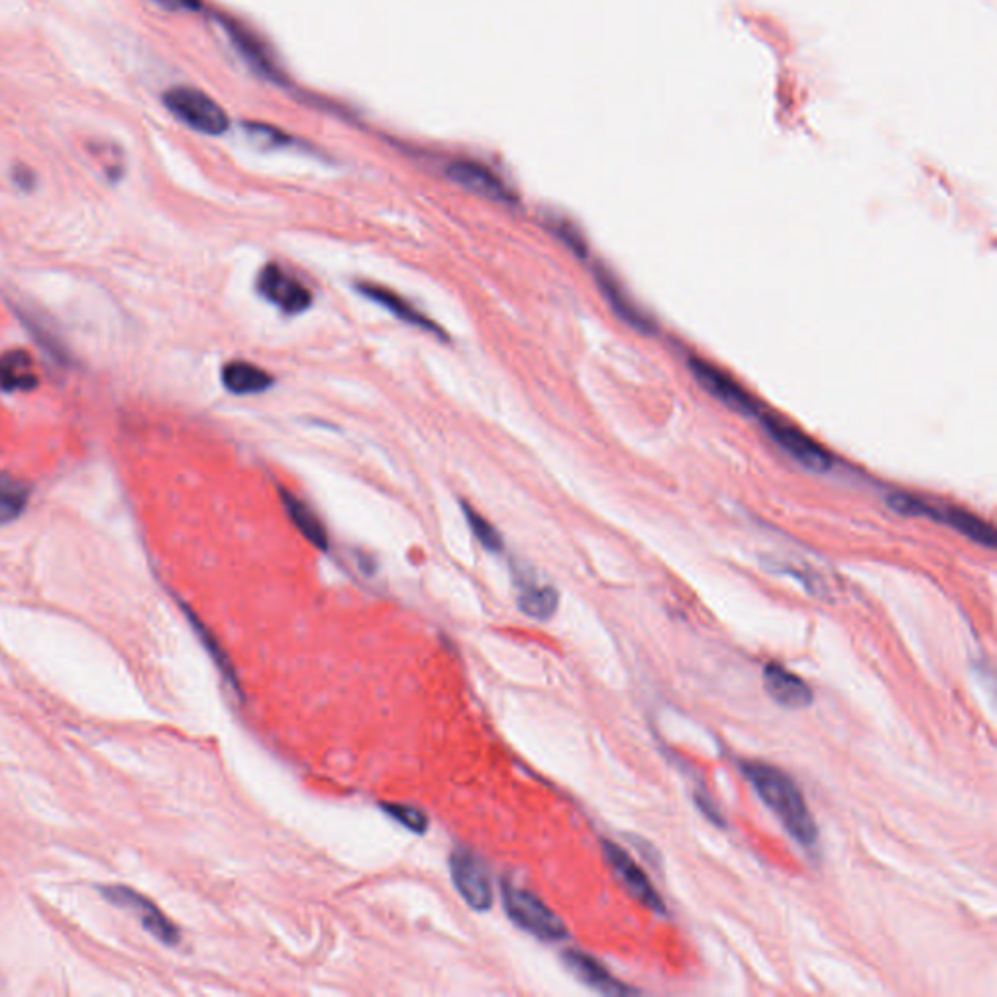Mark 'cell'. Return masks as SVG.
I'll list each match as a JSON object with an SVG mask.
<instances>
[{
	"label": "cell",
	"instance_id": "obj_1",
	"mask_svg": "<svg viewBox=\"0 0 997 997\" xmlns=\"http://www.w3.org/2000/svg\"><path fill=\"white\" fill-rule=\"evenodd\" d=\"M743 772L746 780L752 783L755 792L760 795L765 807L774 812L783 828L789 832V836L805 848L814 846L819 839V828L801 789L795 785L792 777L783 774L782 770L774 765L762 762H746L743 764Z\"/></svg>",
	"mask_w": 997,
	"mask_h": 997
},
{
	"label": "cell",
	"instance_id": "obj_2",
	"mask_svg": "<svg viewBox=\"0 0 997 997\" xmlns=\"http://www.w3.org/2000/svg\"><path fill=\"white\" fill-rule=\"evenodd\" d=\"M886 503L896 513L906 514V516H927L933 521L949 524L951 528L967 536L969 540L976 541L980 546L996 548V531L989 526L988 522L982 521L976 514L969 513V511H962L957 507L942 509V507L925 503L922 499L908 494L888 495Z\"/></svg>",
	"mask_w": 997,
	"mask_h": 997
},
{
	"label": "cell",
	"instance_id": "obj_3",
	"mask_svg": "<svg viewBox=\"0 0 997 997\" xmlns=\"http://www.w3.org/2000/svg\"><path fill=\"white\" fill-rule=\"evenodd\" d=\"M504 912L524 932L532 933L541 942H563L568 939V927L561 922L560 915L551 912L548 906L541 902L538 896L532 895L524 888H516L503 881Z\"/></svg>",
	"mask_w": 997,
	"mask_h": 997
},
{
	"label": "cell",
	"instance_id": "obj_4",
	"mask_svg": "<svg viewBox=\"0 0 997 997\" xmlns=\"http://www.w3.org/2000/svg\"><path fill=\"white\" fill-rule=\"evenodd\" d=\"M164 103L179 122L205 135H221L230 125L223 108L211 96L197 88H172L164 94Z\"/></svg>",
	"mask_w": 997,
	"mask_h": 997
},
{
	"label": "cell",
	"instance_id": "obj_5",
	"mask_svg": "<svg viewBox=\"0 0 997 997\" xmlns=\"http://www.w3.org/2000/svg\"><path fill=\"white\" fill-rule=\"evenodd\" d=\"M450 876L458 895L476 912H487L494 905L489 871L472 849L457 848L450 856Z\"/></svg>",
	"mask_w": 997,
	"mask_h": 997
},
{
	"label": "cell",
	"instance_id": "obj_6",
	"mask_svg": "<svg viewBox=\"0 0 997 997\" xmlns=\"http://www.w3.org/2000/svg\"><path fill=\"white\" fill-rule=\"evenodd\" d=\"M256 289L263 299L281 312L297 316L312 307V292L307 285L295 277L290 271L283 270L279 263H267L256 279Z\"/></svg>",
	"mask_w": 997,
	"mask_h": 997
},
{
	"label": "cell",
	"instance_id": "obj_7",
	"mask_svg": "<svg viewBox=\"0 0 997 997\" xmlns=\"http://www.w3.org/2000/svg\"><path fill=\"white\" fill-rule=\"evenodd\" d=\"M100 893H102L103 898H105L108 902H112V905L115 906H123V908H129V910L137 913L140 923H142V927H145L152 937H157L160 943H164V945H169V947H176L179 939H182L176 923L170 922L169 915L162 912L159 906L154 905V902H150L147 896L139 895L137 890H133L130 886H102Z\"/></svg>",
	"mask_w": 997,
	"mask_h": 997
},
{
	"label": "cell",
	"instance_id": "obj_8",
	"mask_svg": "<svg viewBox=\"0 0 997 997\" xmlns=\"http://www.w3.org/2000/svg\"><path fill=\"white\" fill-rule=\"evenodd\" d=\"M605 856L610 868L614 869L615 876L622 881L625 890L634 896L639 905H644L652 912L664 913L661 895L655 890L649 876L645 875L641 868L630 858V853L615 846L614 842H605Z\"/></svg>",
	"mask_w": 997,
	"mask_h": 997
},
{
	"label": "cell",
	"instance_id": "obj_9",
	"mask_svg": "<svg viewBox=\"0 0 997 997\" xmlns=\"http://www.w3.org/2000/svg\"><path fill=\"white\" fill-rule=\"evenodd\" d=\"M764 427L768 435L802 466L809 468L812 472H826L832 466V457L828 452L811 437H807L802 431L795 429L775 418H764Z\"/></svg>",
	"mask_w": 997,
	"mask_h": 997
},
{
	"label": "cell",
	"instance_id": "obj_10",
	"mask_svg": "<svg viewBox=\"0 0 997 997\" xmlns=\"http://www.w3.org/2000/svg\"><path fill=\"white\" fill-rule=\"evenodd\" d=\"M688 364H690L691 374L698 378L699 386H703L713 398L723 401L731 410L738 411V413L755 415V400L743 390V386H738L733 378H728L727 374L719 371L718 366L698 357H691Z\"/></svg>",
	"mask_w": 997,
	"mask_h": 997
},
{
	"label": "cell",
	"instance_id": "obj_11",
	"mask_svg": "<svg viewBox=\"0 0 997 997\" xmlns=\"http://www.w3.org/2000/svg\"><path fill=\"white\" fill-rule=\"evenodd\" d=\"M765 691L774 698L775 703H780L787 709H805L812 706V690L807 682L801 681L797 674L787 671L777 662L765 664L764 672Z\"/></svg>",
	"mask_w": 997,
	"mask_h": 997
},
{
	"label": "cell",
	"instance_id": "obj_12",
	"mask_svg": "<svg viewBox=\"0 0 997 997\" xmlns=\"http://www.w3.org/2000/svg\"><path fill=\"white\" fill-rule=\"evenodd\" d=\"M447 174L454 184L464 187L472 194H476V196L494 199V201H503V203L513 199L511 191L507 189L503 182L495 176L491 170L485 169L477 162L458 160V162H452L448 166Z\"/></svg>",
	"mask_w": 997,
	"mask_h": 997
},
{
	"label": "cell",
	"instance_id": "obj_13",
	"mask_svg": "<svg viewBox=\"0 0 997 997\" xmlns=\"http://www.w3.org/2000/svg\"><path fill=\"white\" fill-rule=\"evenodd\" d=\"M357 290L366 299L376 302L378 307L386 308L391 316L398 317L401 322H406V324H410L413 327H420L423 332H429L435 336L447 337V334L443 332V327L437 326L431 317L425 316L418 308L410 304L408 300L401 299L400 295L391 292L390 289L378 287L373 283H357Z\"/></svg>",
	"mask_w": 997,
	"mask_h": 997
},
{
	"label": "cell",
	"instance_id": "obj_14",
	"mask_svg": "<svg viewBox=\"0 0 997 997\" xmlns=\"http://www.w3.org/2000/svg\"><path fill=\"white\" fill-rule=\"evenodd\" d=\"M563 962L575 979L581 980L585 986L600 992L605 996H630L637 994V989L627 988L620 980L614 979L597 959L588 957L585 952L568 951L563 955Z\"/></svg>",
	"mask_w": 997,
	"mask_h": 997
},
{
	"label": "cell",
	"instance_id": "obj_15",
	"mask_svg": "<svg viewBox=\"0 0 997 997\" xmlns=\"http://www.w3.org/2000/svg\"><path fill=\"white\" fill-rule=\"evenodd\" d=\"M38 384V371L28 351L12 349L0 354V390L7 394L36 390Z\"/></svg>",
	"mask_w": 997,
	"mask_h": 997
},
{
	"label": "cell",
	"instance_id": "obj_16",
	"mask_svg": "<svg viewBox=\"0 0 997 997\" xmlns=\"http://www.w3.org/2000/svg\"><path fill=\"white\" fill-rule=\"evenodd\" d=\"M595 277H597L598 287L602 290V295L607 297L608 304L612 307L618 316L622 317L624 322H627L635 329L644 332V334H652L655 332L651 317L645 316L644 312L635 307L634 300L625 295L624 289L615 283L614 277L607 270L598 267Z\"/></svg>",
	"mask_w": 997,
	"mask_h": 997
},
{
	"label": "cell",
	"instance_id": "obj_17",
	"mask_svg": "<svg viewBox=\"0 0 997 997\" xmlns=\"http://www.w3.org/2000/svg\"><path fill=\"white\" fill-rule=\"evenodd\" d=\"M516 583H519V608L524 614L532 620H540V622H546L556 614L558 605H560V597L556 588L540 585L522 573L521 577L516 578Z\"/></svg>",
	"mask_w": 997,
	"mask_h": 997
},
{
	"label": "cell",
	"instance_id": "obj_18",
	"mask_svg": "<svg viewBox=\"0 0 997 997\" xmlns=\"http://www.w3.org/2000/svg\"><path fill=\"white\" fill-rule=\"evenodd\" d=\"M221 378H223L224 388L236 396L261 394V391L270 390L271 386L275 384L270 373H265L256 364L244 363V361L224 364Z\"/></svg>",
	"mask_w": 997,
	"mask_h": 997
},
{
	"label": "cell",
	"instance_id": "obj_19",
	"mask_svg": "<svg viewBox=\"0 0 997 997\" xmlns=\"http://www.w3.org/2000/svg\"><path fill=\"white\" fill-rule=\"evenodd\" d=\"M281 497H283L285 511L289 514L292 524L299 528L300 534L312 546H316L317 550L326 551L329 548V538H327L326 526L317 519V514L304 501H300L299 497H295L289 491H281Z\"/></svg>",
	"mask_w": 997,
	"mask_h": 997
},
{
	"label": "cell",
	"instance_id": "obj_20",
	"mask_svg": "<svg viewBox=\"0 0 997 997\" xmlns=\"http://www.w3.org/2000/svg\"><path fill=\"white\" fill-rule=\"evenodd\" d=\"M32 489L20 477L0 472V524L18 521L29 503Z\"/></svg>",
	"mask_w": 997,
	"mask_h": 997
},
{
	"label": "cell",
	"instance_id": "obj_21",
	"mask_svg": "<svg viewBox=\"0 0 997 997\" xmlns=\"http://www.w3.org/2000/svg\"><path fill=\"white\" fill-rule=\"evenodd\" d=\"M462 511H464V516H466L468 524L474 532V536L484 546L485 550L503 551V538H501V534L497 532L491 522L485 521L484 516L477 513L476 509H472L470 504L462 503Z\"/></svg>",
	"mask_w": 997,
	"mask_h": 997
},
{
	"label": "cell",
	"instance_id": "obj_22",
	"mask_svg": "<svg viewBox=\"0 0 997 997\" xmlns=\"http://www.w3.org/2000/svg\"><path fill=\"white\" fill-rule=\"evenodd\" d=\"M186 614L189 615V620H191V625H194V630H196L197 635L201 637V644L205 645L207 651L211 652V657L215 659L219 671L223 672L224 678L230 682V688H233L234 691H238V694H240V688H238V681H236V674H234L233 664L228 662V657H226V655L221 651V647H219V644H216L215 637L209 634V630H207L205 625L201 624V622L197 620L196 615L191 614V612H187V610Z\"/></svg>",
	"mask_w": 997,
	"mask_h": 997
},
{
	"label": "cell",
	"instance_id": "obj_23",
	"mask_svg": "<svg viewBox=\"0 0 997 997\" xmlns=\"http://www.w3.org/2000/svg\"><path fill=\"white\" fill-rule=\"evenodd\" d=\"M383 811L386 814H390L394 821L400 822L401 826L415 832V834H423L429 828V819L415 807H408V805H396V802H384Z\"/></svg>",
	"mask_w": 997,
	"mask_h": 997
},
{
	"label": "cell",
	"instance_id": "obj_24",
	"mask_svg": "<svg viewBox=\"0 0 997 997\" xmlns=\"http://www.w3.org/2000/svg\"><path fill=\"white\" fill-rule=\"evenodd\" d=\"M556 234L560 236L563 242L568 244L569 250L578 256V258H587V244H585V238L581 236L577 228L573 224L569 223H558L556 224Z\"/></svg>",
	"mask_w": 997,
	"mask_h": 997
},
{
	"label": "cell",
	"instance_id": "obj_25",
	"mask_svg": "<svg viewBox=\"0 0 997 997\" xmlns=\"http://www.w3.org/2000/svg\"><path fill=\"white\" fill-rule=\"evenodd\" d=\"M12 177H14V184L22 187L24 191H32V189L36 187V176H34V172L24 169V166H18V169L14 170Z\"/></svg>",
	"mask_w": 997,
	"mask_h": 997
},
{
	"label": "cell",
	"instance_id": "obj_26",
	"mask_svg": "<svg viewBox=\"0 0 997 997\" xmlns=\"http://www.w3.org/2000/svg\"><path fill=\"white\" fill-rule=\"evenodd\" d=\"M160 7L169 10H197L199 0H154Z\"/></svg>",
	"mask_w": 997,
	"mask_h": 997
}]
</instances>
